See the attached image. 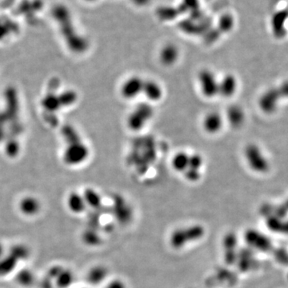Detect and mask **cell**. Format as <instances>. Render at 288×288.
I'll use <instances>...</instances> for the list:
<instances>
[{
    "mask_svg": "<svg viewBox=\"0 0 288 288\" xmlns=\"http://www.w3.org/2000/svg\"><path fill=\"white\" fill-rule=\"evenodd\" d=\"M206 228L201 223H191L174 229L170 233L168 243L176 251H180L202 240L206 236Z\"/></svg>",
    "mask_w": 288,
    "mask_h": 288,
    "instance_id": "cell-1",
    "label": "cell"
},
{
    "mask_svg": "<svg viewBox=\"0 0 288 288\" xmlns=\"http://www.w3.org/2000/svg\"><path fill=\"white\" fill-rule=\"evenodd\" d=\"M154 114L155 111L152 104L149 103L139 104L128 116V128L132 131H139L154 117Z\"/></svg>",
    "mask_w": 288,
    "mask_h": 288,
    "instance_id": "cell-2",
    "label": "cell"
},
{
    "mask_svg": "<svg viewBox=\"0 0 288 288\" xmlns=\"http://www.w3.org/2000/svg\"><path fill=\"white\" fill-rule=\"evenodd\" d=\"M219 81L216 75L210 69L202 70L198 75L200 91L203 96L208 99H213L219 96Z\"/></svg>",
    "mask_w": 288,
    "mask_h": 288,
    "instance_id": "cell-3",
    "label": "cell"
},
{
    "mask_svg": "<svg viewBox=\"0 0 288 288\" xmlns=\"http://www.w3.org/2000/svg\"><path fill=\"white\" fill-rule=\"evenodd\" d=\"M48 276L59 288H69L75 283V274L70 268L62 265H54L48 271Z\"/></svg>",
    "mask_w": 288,
    "mask_h": 288,
    "instance_id": "cell-4",
    "label": "cell"
},
{
    "mask_svg": "<svg viewBox=\"0 0 288 288\" xmlns=\"http://www.w3.org/2000/svg\"><path fill=\"white\" fill-rule=\"evenodd\" d=\"M112 210L115 219L122 225H128L132 221L134 216L132 208L123 196L116 195L114 197Z\"/></svg>",
    "mask_w": 288,
    "mask_h": 288,
    "instance_id": "cell-5",
    "label": "cell"
},
{
    "mask_svg": "<svg viewBox=\"0 0 288 288\" xmlns=\"http://www.w3.org/2000/svg\"><path fill=\"white\" fill-rule=\"evenodd\" d=\"M144 79L138 76H131L127 79L120 87L122 97L125 100H131L136 99L143 91Z\"/></svg>",
    "mask_w": 288,
    "mask_h": 288,
    "instance_id": "cell-6",
    "label": "cell"
},
{
    "mask_svg": "<svg viewBox=\"0 0 288 288\" xmlns=\"http://www.w3.org/2000/svg\"><path fill=\"white\" fill-rule=\"evenodd\" d=\"M237 238L233 232H228L222 238V251L223 261L227 265H233L236 262Z\"/></svg>",
    "mask_w": 288,
    "mask_h": 288,
    "instance_id": "cell-7",
    "label": "cell"
},
{
    "mask_svg": "<svg viewBox=\"0 0 288 288\" xmlns=\"http://www.w3.org/2000/svg\"><path fill=\"white\" fill-rule=\"evenodd\" d=\"M18 210L26 218H34L41 212L42 204L38 198L32 195L24 196L18 204Z\"/></svg>",
    "mask_w": 288,
    "mask_h": 288,
    "instance_id": "cell-8",
    "label": "cell"
},
{
    "mask_svg": "<svg viewBox=\"0 0 288 288\" xmlns=\"http://www.w3.org/2000/svg\"><path fill=\"white\" fill-rule=\"evenodd\" d=\"M203 166L204 158L200 154L190 155L188 167L183 175L188 182H198L201 178Z\"/></svg>",
    "mask_w": 288,
    "mask_h": 288,
    "instance_id": "cell-9",
    "label": "cell"
},
{
    "mask_svg": "<svg viewBox=\"0 0 288 288\" xmlns=\"http://www.w3.org/2000/svg\"><path fill=\"white\" fill-rule=\"evenodd\" d=\"M110 271L105 265L96 264L91 266L86 274V280L91 286H100L107 281Z\"/></svg>",
    "mask_w": 288,
    "mask_h": 288,
    "instance_id": "cell-10",
    "label": "cell"
},
{
    "mask_svg": "<svg viewBox=\"0 0 288 288\" xmlns=\"http://www.w3.org/2000/svg\"><path fill=\"white\" fill-rule=\"evenodd\" d=\"M223 124H224V119L221 114L214 111L207 113L202 122L204 130L210 134L219 133L222 130Z\"/></svg>",
    "mask_w": 288,
    "mask_h": 288,
    "instance_id": "cell-11",
    "label": "cell"
},
{
    "mask_svg": "<svg viewBox=\"0 0 288 288\" xmlns=\"http://www.w3.org/2000/svg\"><path fill=\"white\" fill-rule=\"evenodd\" d=\"M142 94L145 96L150 102H158L163 98V89L157 81L146 79L143 81Z\"/></svg>",
    "mask_w": 288,
    "mask_h": 288,
    "instance_id": "cell-12",
    "label": "cell"
},
{
    "mask_svg": "<svg viewBox=\"0 0 288 288\" xmlns=\"http://www.w3.org/2000/svg\"><path fill=\"white\" fill-rule=\"evenodd\" d=\"M66 204L70 212L74 214H82L87 208L83 195L77 192L70 193L67 196Z\"/></svg>",
    "mask_w": 288,
    "mask_h": 288,
    "instance_id": "cell-13",
    "label": "cell"
},
{
    "mask_svg": "<svg viewBox=\"0 0 288 288\" xmlns=\"http://www.w3.org/2000/svg\"><path fill=\"white\" fill-rule=\"evenodd\" d=\"M237 79L231 74L225 75L219 81V96L228 99L234 96L237 90Z\"/></svg>",
    "mask_w": 288,
    "mask_h": 288,
    "instance_id": "cell-14",
    "label": "cell"
},
{
    "mask_svg": "<svg viewBox=\"0 0 288 288\" xmlns=\"http://www.w3.org/2000/svg\"><path fill=\"white\" fill-rule=\"evenodd\" d=\"M180 50L175 44H167L161 49L159 59L163 65L167 67L173 66L179 60Z\"/></svg>",
    "mask_w": 288,
    "mask_h": 288,
    "instance_id": "cell-15",
    "label": "cell"
},
{
    "mask_svg": "<svg viewBox=\"0 0 288 288\" xmlns=\"http://www.w3.org/2000/svg\"><path fill=\"white\" fill-rule=\"evenodd\" d=\"M245 156H246L247 163L251 168H253L256 171L263 170L265 161L257 147L253 145L247 147L245 152Z\"/></svg>",
    "mask_w": 288,
    "mask_h": 288,
    "instance_id": "cell-16",
    "label": "cell"
},
{
    "mask_svg": "<svg viewBox=\"0 0 288 288\" xmlns=\"http://www.w3.org/2000/svg\"><path fill=\"white\" fill-rule=\"evenodd\" d=\"M81 240L87 247H97L102 244L103 237L100 236L97 228H89L82 231Z\"/></svg>",
    "mask_w": 288,
    "mask_h": 288,
    "instance_id": "cell-17",
    "label": "cell"
},
{
    "mask_svg": "<svg viewBox=\"0 0 288 288\" xmlns=\"http://www.w3.org/2000/svg\"><path fill=\"white\" fill-rule=\"evenodd\" d=\"M20 262L7 251L5 256L0 258V277H6L16 271Z\"/></svg>",
    "mask_w": 288,
    "mask_h": 288,
    "instance_id": "cell-18",
    "label": "cell"
},
{
    "mask_svg": "<svg viewBox=\"0 0 288 288\" xmlns=\"http://www.w3.org/2000/svg\"><path fill=\"white\" fill-rule=\"evenodd\" d=\"M15 282L20 286L23 288H30L35 284L36 277L32 270L25 267L15 271Z\"/></svg>",
    "mask_w": 288,
    "mask_h": 288,
    "instance_id": "cell-19",
    "label": "cell"
},
{
    "mask_svg": "<svg viewBox=\"0 0 288 288\" xmlns=\"http://www.w3.org/2000/svg\"><path fill=\"white\" fill-rule=\"evenodd\" d=\"M7 252L20 263L29 260L31 256V251L25 243H15L7 249Z\"/></svg>",
    "mask_w": 288,
    "mask_h": 288,
    "instance_id": "cell-20",
    "label": "cell"
},
{
    "mask_svg": "<svg viewBox=\"0 0 288 288\" xmlns=\"http://www.w3.org/2000/svg\"><path fill=\"white\" fill-rule=\"evenodd\" d=\"M190 155L185 152H179L176 153L171 160V166L176 172L184 173L186 168L188 167Z\"/></svg>",
    "mask_w": 288,
    "mask_h": 288,
    "instance_id": "cell-21",
    "label": "cell"
},
{
    "mask_svg": "<svg viewBox=\"0 0 288 288\" xmlns=\"http://www.w3.org/2000/svg\"><path fill=\"white\" fill-rule=\"evenodd\" d=\"M227 119L230 125L234 128H238L243 124L244 120V114L242 109L238 106H232L227 111Z\"/></svg>",
    "mask_w": 288,
    "mask_h": 288,
    "instance_id": "cell-22",
    "label": "cell"
},
{
    "mask_svg": "<svg viewBox=\"0 0 288 288\" xmlns=\"http://www.w3.org/2000/svg\"><path fill=\"white\" fill-rule=\"evenodd\" d=\"M85 202L87 204V208H93V209H99L103 205V200L100 193L95 191L94 189L88 188L82 193Z\"/></svg>",
    "mask_w": 288,
    "mask_h": 288,
    "instance_id": "cell-23",
    "label": "cell"
},
{
    "mask_svg": "<svg viewBox=\"0 0 288 288\" xmlns=\"http://www.w3.org/2000/svg\"><path fill=\"white\" fill-rule=\"evenodd\" d=\"M105 288H128V284H126L124 280L119 278H115L106 281Z\"/></svg>",
    "mask_w": 288,
    "mask_h": 288,
    "instance_id": "cell-24",
    "label": "cell"
},
{
    "mask_svg": "<svg viewBox=\"0 0 288 288\" xmlns=\"http://www.w3.org/2000/svg\"><path fill=\"white\" fill-rule=\"evenodd\" d=\"M7 247H5L3 243L0 242V258L2 257V256H5V255L7 254Z\"/></svg>",
    "mask_w": 288,
    "mask_h": 288,
    "instance_id": "cell-25",
    "label": "cell"
}]
</instances>
